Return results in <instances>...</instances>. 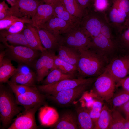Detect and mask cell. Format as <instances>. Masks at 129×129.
I'll use <instances>...</instances> for the list:
<instances>
[{"label":"cell","instance_id":"cell-43","mask_svg":"<svg viewBox=\"0 0 129 129\" xmlns=\"http://www.w3.org/2000/svg\"><path fill=\"white\" fill-rule=\"evenodd\" d=\"M45 3L52 5H54L58 1V0H43Z\"/></svg>","mask_w":129,"mask_h":129},{"label":"cell","instance_id":"cell-5","mask_svg":"<svg viewBox=\"0 0 129 129\" xmlns=\"http://www.w3.org/2000/svg\"><path fill=\"white\" fill-rule=\"evenodd\" d=\"M116 82L113 78L105 70L94 82L92 93L108 102L114 93Z\"/></svg>","mask_w":129,"mask_h":129},{"label":"cell","instance_id":"cell-34","mask_svg":"<svg viewBox=\"0 0 129 129\" xmlns=\"http://www.w3.org/2000/svg\"><path fill=\"white\" fill-rule=\"evenodd\" d=\"M7 83L15 95L24 94L36 88L35 86H29L16 84L10 81H9Z\"/></svg>","mask_w":129,"mask_h":129},{"label":"cell","instance_id":"cell-45","mask_svg":"<svg viewBox=\"0 0 129 129\" xmlns=\"http://www.w3.org/2000/svg\"><path fill=\"white\" fill-rule=\"evenodd\" d=\"M124 129H129V120H126Z\"/></svg>","mask_w":129,"mask_h":129},{"label":"cell","instance_id":"cell-39","mask_svg":"<svg viewBox=\"0 0 129 129\" xmlns=\"http://www.w3.org/2000/svg\"><path fill=\"white\" fill-rule=\"evenodd\" d=\"M118 82L123 89L129 92V76L120 80Z\"/></svg>","mask_w":129,"mask_h":129},{"label":"cell","instance_id":"cell-47","mask_svg":"<svg viewBox=\"0 0 129 129\" xmlns=\"http://www.w3.org/2000/svg\"><path fill=\"white\" fill-rule=\"evenodd\" d=\"M128 75H129V74H128Z\"/></svg>","mask_w":129,"mask_h":129},{"label":"cell","instance_id":"cell-11","mask_svg":"<svg viewBox=\"0 0 129 129\" xmlns=\"http://www.w3.org/2000/svg\"><path fill=\"white\" fill-rule=\"evenodd\" d=\"M41 106H36L24 110L17 115V117L8 129H35L37 128L35 114Z\"/></svg>","mask_w":129,"mask_h":129},{"label":"cell","instance_id":"cell-41","mask_svg":"<svg viewBox=\"0 0 129 129\" xmlns=\"http://www.w3.org/2000/svg\"><path fill=\"white\" fill-rule=\"evenodd\" d=\"M82 9L86 11L90 7L91 0H76Z\"/></svg>","mask_w":129,"mask_h":129},{"label":"cell","instance_id":"cell-20","mask_svg":"<svg viewBox=\"0 0 129 129\" xmlns=\"http://www.w3.org/2000/svg\"><path fill=\"white\" fill-rule=\"evenodd\" d=\"M3 53L0 54V82L7 83L11 78L18 71V69L14 67L11 59L5 57Z\"/></svg>","mask_w":129,"mask_h":129},{"label":"cell","instance_id":"cell-8","mask_svg":"<svg viewBox=\"0 0 129 129\" xmlns=\"http://www.w3.org/2000/svg\"><path fill=\"white\" fill-rule=\"evenodd\" d=\"M63 36L62 44L78 50L88 48L91 38L80 27L72 29Z\"/></svg>","mask_w":129,"mask_h":129},{"label":"cell","instance_id":"cell-26","mask_svg":"<svg viewBox=\"0 0 129 129\" xmlns=\"http://www.w3.org/2000/svg\"><path fill=\"white\" fill-rule=\"evenodd\" d=\"M18 72L11 77L10 81L18 84L35 87V80H37L36 75L33 72L23 73Z\"/></svg>","mask_w":129,"mask_h":129},{"label":"cell","instance_id":"cell-15","mask_svg":"<svg viewBox=\"0 0 129 129\" xmlns=\"http://www.w3.org/2000/svg\"><path fill=\"white\" fill-rule=\"evenodd\" d=\"M37 29L43 46L49 52L55 54L62 44L63 36L55 35L44 28Z\"/></svg>","mask_w":129,"mask_h":129},{"label":"cell","instance_id":"cell-30","mask_svg":"<svg viewBox=\"0 0 129 129\" xmlns=\"http://www.w3.org/2000/svg\"><path fill=\"white\" fill-rule=\"evenodd\" d=\"M65 8L72 16L81 19L86 11L83 10L76 0H62Z\"/></svg>","mask_w":129,"mask_h":129},{"label":"cell","instance_id":"cell-23","mask_svg":"<svg viewBox=\"0 0 129 129\" xmlns=\"http://www.w3.org/2000/svg\"><path fill=\"white\" fill-rule=\"evenodd\" d=\"M54 16L80 25L81 19L71 15L65 8L62 0H58L53 5Z\"/></svg>","mask_w":129,"mask_h":129},{"label":"cell","instance_id":"cell-9","mask_svg":"<svg viewBox=\"0 0 129 129\" xmlns=\"http://www.w3.org/2000/svg\"><path fill=\"white\" fill-rule=\"evenodd\" d=\"M43 3V0H16L14 5L10 8L11 15L20 18L32 19L38 6Z\"/></svg>","mask_w":129,"mask_h":129},{"label":"cell","instance_id":"cell-2","mask_svg":"<svg viewBox=\"0 0 129 129\" xmlns=\"http://www.w3.org/2000/svg\"><path fill=\"white\" fill-rule=\"evenodd\" d=\"M18 105L12 93L0 84V119L4 128L8 127L14 117L22 110Z\"/></svg>","mask_w":129,"mask_h":129},{"label":"cell","instance_id":"cell-19","mask_svg":"<svg viewBox=\"0 0 129 129\" xmlns=\"http://www.w3.org/2000/svg\"><path fill=\"white\" fill-rule=\"evenodd\" d=\"M110 3L106 11L108 14L115 17H129V0H111Z\"/></svg>","mask_w":129,"mask_h":129},{"label":"cell","instance_id":"cell-42","mask_svg":"<svg viewBox=\"0 0 129 129\" xmlns=\"http://www.w3.org/2000/svg\"><path fill=\"white\" fill-rule=\"evenodd\" d=\"M9 8L7 5L4 1H3L0 3V12L6 8Z\"/></svg>","mask_w":129,"mask_h":129},{"label":"cell","instance_id":"cell-3","mask_svg":"<svg viewBox=\"0 0 129 129\" xmlns=\"http://www.w3.org/2000/svg\"><path fill=\"white\" fill-rule=\"evenodd\" d=\"M96 78L93 77L66 79L51 84H42L38 86L37 88L41 93L45 95H53L81 85L93 83Z\"/></svg>","mask_w":129,"mask_h":129},{"label":"cell","instance_id":"cell-1","mask_svg":"<svg viewBox=\"0 0 129 129\" xmlns=\"http://www.w3.org/2000/svg\"><path fill=\"white\" fill-rule=\"evenodd\" d=\"M78 51L80 55L77 65V78L93 77L102 73L103 61L95 51L88 48Z\"/></svg>","mask_w":129,"mask_h":129},{"label":"cell","instance_id":"cell-18","mask_svg":"<svg viewBox=\"0 0 129 129\" xmlns=\"http://www.w3.org/2000/svg\"><path fill=\"white\" fill-rule=\"evenodd\" d=\"M52 127L54 129H78L76 113L71 111L63 113Z\"/></svg>","mask_w":129,"mask_h":129},{"label":"cell","instance_id":"cell-35","mask_svg":"<svg viewBox=\"0 0 129 129\" xmlns=\"http://www.w3.org/2000/svg\"><path fill=\"white\" fill-rule=\"evenodd\" d=\"M103 105L101 101H96L92 104L91 109L88 110L90 115L94 124L99 116Z\"/></svg>","mask_w":129,"mask_h":129},{"label":"cell","instance_id":"cell-22","mask_svg":"<svg viewBox=\"0 0 129 129\" xmlns=\"http://www.w3.org/2000/svg\"><path fill=\"white\" fill-rule=\"evenodd\" d=\"M75 109L78 129H94V124L90 115L88 110L78 106L76 107Z\"/></svg>","mask_w":129,"mask_h":129},{"label":"cell","instance_id":"cell-32","mask_svg":"<svg viewBox=\"0 0 129 129\" xmlns=\"http://www.w3.org/2000/svg\"><path fill=\"white\" fill-rule=\"evenodd\" d=\"M126 121L118 110L116 109H112L108 129H124Z\"/></svg>","mask_w":129,"mask_h":129},{"label":"cell","instance_id":"cell-24","mask_svg":"<svg viewBox=\"0 0 129 129\" xmlns=\"http://www.w3.org/2000/svg\"><path fill=\"white\" fill-rule=\"evenodd\" d=\"M113 41L110 40L100 33L97 36L91 39L88 48L92 50L96 48L103 51H109L114 47Z\"/></svg>","mask_w":129,"mask_h":129},{"label":"cell","instance_id":"cell-6","mask_svg":"<svg viewBox=\"0 0 129 129\" xmlns=\"http://www.w3.org/2000/svg\"><path fill=\"white\" fill-rule=\"evenodd\" d=\"M93 83L81 85L73 88L60 91L54 95H45L46 98L59 105L68 106L72 104L81 97Z\"/></svg>","mask_w":129,"mask_h":129},{"label":"cell","instance_id":"cell-21","mask_svg":"<svg viewBox=\"0 0 129 129\" xmlns=\"http://www.w3.org/2000/svg\"><path fill=\"white\" fill-rule=\"evenodd\" d=\"M57 52V55L60 59L77 67L80 55L78 50L62 44Z\"/></svg>","mask_w":129,"mask_h":129},{"label":"cell","instance_id":"cell-10","mask_svg":"<svg viewBox=\"0 0 129 129\" xmlns=\"http://www.w3.org/2000/svg\"><path fill=\"white\" fill-rule=\"evenodd\" d=\"M15 96L17 103L23 106L25 110L37 106H41L46 103L45 95L41 93L37 87L24 94Z\"/></svg>","mask_w":129,"mask_h":129},{"label":"cell","instance_id":"cell-36","mask_svg":"<svg viewBox=\"0 0 129 129\" xmlns=\"http://www.w3.org/2000/svg\"><path fill=\"white\" fill-rule=\"evenodd\" d=\"M121 39L122 44L129 51V21L121 32Z\"/></svg>","mask_w":129,"mask_h":129},{"label":"cell","instance_id":"cell-13","mask_svg":"<svg viewBox=\"0 0 129 129\" xmlns=\"http://www.w3.org/2000/svg\"><path fill=\"white\" fill-rule=\"evenodd\" d=\"M79 27V25L68 22L53 15L39 28H44L55 35H59L65 34Z\"/></svg>","mask_w":129,"mask_h":129},{"label":"cell","instance_id":"cell-33","mask_svg":"<svg viewBox=\"0 0 129 129\" xmlns=\"http://www.w3.org/2000/svg\"><path fill=\"white\" fill-rule=\"evenodd\" d=\"M18 21L23 22L25 23L32 24L31 19L27 18H20L12 15L0 20V30L6 29L14 23Z\"/></svg>","mask_w":129,"mask_h":129},{"label":"cell","instance_id":"cell-37","mask_svg":"<svg viewBox=\"0 0 129 129\" xmlns=\"http://www.w3.org/2000/svg\"><path fill=\"white\" fill-rule=\"evenodd\" d=\"M25 23L22 21L16 22L10 26L6 29L8 32L11 33H20L23 31L25 25Z\"/></svg>","mask_w":129,"mask_h":129},{"label":"cell","instance_id":"cell-40","mask_svg":"<svg viewBox=\"0 0 129 129\" xmlns=\"http://www.w3.org/2000/svg\"><path fill=\"white\" fill-rule=\"evenodd\" d=\"M117 108L124 112L126 120H129V101Z\"/></svg>","mask_w":129,"mask_h":129},{"label":"cell","instance_id":"cell-7","mask_svg":"<svg viewBox=\"0 0 129 129\" xmlns=\"http://www.w3.org/2000/svg\"><path fill=\"white\" fill-rule=\"evenodd\" d=\"M0 41L6 47V52L11 59L18 63L30 66L38 56V51L30 47L11 45L5 41Z\"/></svg>","mask_w":129,"mask_h":129},{"label":"cell","instance_id":"cell-31","mask_svg":"<svg viewBox=\"0 0 129 129\" xmlns=\"http://www.w3.org/2000/svg\"><path fill=\"white\" fill-rule=\"evenodd\" d=\"M129 101V92L123 89L114 94L109 102L112 109H116L122 106Z\"/></svg>","mask_w":129,"mask_h":129},{"label":"cell","instance_id":"cell-16","mask_svg":"<svg viewBox=\"0 0 129 129\" xmlns=\"http://www.w3.org/2000/svg\"><path fill=\"white\" fill-rule=\"evenodd\" d=\"M22 32L30 48L41 52L47 50L42 44L37 28L32 24L25 23Z\"/></svg>","mask_w":129,"mask_h":129},{"label":"cell","instance_id":"cell-28","mask_svg":"<svg viewBox=\"0 0 129 129\" xmlns=\"http://www.w3.org/2000/svg\"><path fill=\"white\" fill-rule=\"evenodd\" d=\"M112 109L106 104L103 105L99 116L94 124V129H108Z\"/></svg>","mask_w":129,"mask_h":129},{"label":"cell","instance_id":"cell-25","mask_svg":"<svg viewBox=\"0 0 129 129\" xmlns=\"http://www.w3.org/2000/svg\"><path fill=\"white\" fill-rule=\"evenodd\" d=\"M0 40L8 42L14 45L25 46L29 47L23 32L18 33H11L6 30H1Z\"/></svg>","mask_w":129,"mask_h":129},{"label":"cell","instance_id":"cell-27","mask_svg":"<svg viewBox=\"0 0 129 129\" xmlns=\"http://www.w3.org/2000/svg\"><path fill=\"white\" fill-rule=\"evenodd\" d=\"M76 75L63 73L57 68L51 70L42 81V85H47L56 83L63 80L77 78Z\"/></svg>","mask_w":129,"mask_h":129},{"label":"cell","instance_id":"cell-46","mask_svg":"<svg viewBox=\"0 0 129 129\" xmlns=\"http://www.w3.org/2000/svg\"><path fill=\"white\" fill-rule=\"evenodd\" d=\"M94 0H91L92 2H93Z\"/></svg>","mask_w":129,"mask_h":129},{"label":"cell","instance_id":"cell-17","mask_svg":"<svg viewBox=\"0 0 129 129\" xmlns=\"http://www.w3.org/2000/svg\"><path fill=\"white\" fill-rule=\"evenodd\" d=\"M54 15L53 5L42 3L38 7L35 13L31 19L32 25L39 28L47 20Z\"/></svg>","mask_w":129,"mask_h":129},{"label":"cell","instance_id":"cell-44","mask_svg":"<svg viewBox=\"0 0 129 129\" xmlns=\"http://www.w3.org/2000/svg\"><path fill=\"white\" fill-rule=\"evenodd\" d=\"M11 6H13L15 4L16 0H5Z\"/></svg>","mask_w":129,"mask_h":129},{"label":"cell","instance_id":"cell-14","mask_svg":"<svg viewBox=\"0 0 129 129\" xmlns=\"http://www.w3.org/2000/svg\"><path fill=\"white\" fill-rule=\"evenodd\" d=\"M53 54L46 50L41 52L40 57L35 64L37 81L39 83L54 68Z\"/></svg>","mask_w":129,"mask_h":129},{"label":"cell","instance_id":"cell-4","mask_svg":"<svg viewBox=\"0 0 129 129\" xmlns=\"http://www.w3.org/2000/svg\"><path fill=\"white\" fill-rule=\"evenodd\" d=\"M106 20L104 13L87 10L81 19L80 27L91 39L101 33L102 25Z\"/></svg>","mask_w":129,"mask_h":129},{"label":"cell","instance_id":"cell-29","mask_svg":"<svg viewBox=\"0 0 129 129\" xmlns=\"http://www.w3.org/2000/svg\"><path fill=\"white\" fill-rule=\"evenodd\" d=\"M54 68H57L65 74L77 75V67L62 60L55 54L54 56Z\"/></svg>","mask_w":129,"mask_h":129},{"label":"cell","instance_id":"cell-38","mask_svg":"<svg viewBox=\"0 0 129 129\" xmlns=\"http://www.w3.org/2000/svg\"><path fill=\"white\" fill-rule=\"evenodd\" d=\"M93 2L95 11L102 13L104 12L109 5V0H94Z\"/></svg>","mask_w":129,"mask_h":129},{"label":"cell","instance_id":"cell-12","mask_svg":"<svg viewBox=\"0 0 129 129\" xmlns=\"http://www.w3.org/2000/svg\"><path fill=\"white\" fill-rule=\"evenodd\" d=\"M105 70L116 82L125 77L129 72V55H125L112 61Z\"/></svg>","mask_w":129,"mask_h":129}]
</instances>
